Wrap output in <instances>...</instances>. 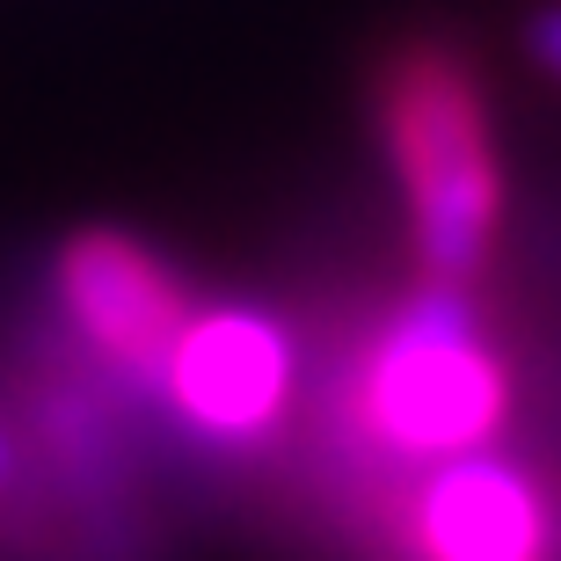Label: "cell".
Masks as SVG:
<instances>
[{
    "mask_svg": "<svg viewBox=\"0 0 561 561\" xmlns=\"http://www.w3.org/2000/svg\"><path fill=\"white\" fill-rule=\"evenodd\" d=\"M379 125H387V153H394L401 197H409V233H416L423 271L437 285H459L503 219V168L474 73L431 44L401 51L387 95H379Z\"/></svg>",
    "mask_w": 561,
    "mask_h": 561,
    "instance_id": "obj_1",
    "label": "cell"
},
{
    "mask_svg": "<svg viewBox=\"0 0 561 561\" xmlns=\"http://www.w3.org/2000/svg\"><path fill=\"white\" fill-rule=\"evenodd\" d=\"M357 409L409 459L481 453L503 431V416H511V379H503V357L481 343L474 313L453 299V285L423 291L416 307L373 343Z\"/></svg>",
    "mask_w": 561,
    "mask_h": 561,
    "instance_id": "obj_2",
    "label": "cell"
},
{
    "mask_svg": "<svg viewBox=\"0 0 561 561\" xmlns=\"http://www.w3.org/2000/svg\"><path fill=\"white\" fill-rule=\"evenodd\" d=\"M168 394L197 431L211 437H255L285 416L291 394V343L263 313H190V329L175 335V351L161 365Z\"/></svg>",
    "mask_w": 561,
    "mask_h": 561,
    "instance_id": "obj_3",
    "label": "cell"
},
{
    "mask_svg": "<svg viewBox=\"0 0 561 561\" xmlns=\"http://www.w3.org/2000/svg\"><path fill=\"white\" fill-rule=\"evenodd\" d=\"M66 313L131 373H161L175 335L190 329V299L161 255H146L131 233H81L59 255Z\"/></svg>",
    "mask_w": 561,
    "mask_h": 561,
    "instance_id": "obj_4",
    "label": "cell"
},
{
    "mask_svg": "<svg viewBox=\"0 0 561 561\" xmlns=\"http://www.w3.org/2000/svg\"><path fill=\"white\" fill-rule=\"evenodd\" d=\"M547 540H554L547 496L489 453L445 459L416 496L423 561H547Z\"/></svg>",
    "mask_w": 561,
    "mask_h": 561,
    "instance_id": "obj_5",
    "label": "cell"
},
{
    "mask_svg": "<svg viewBox=\"0 0 561 561\" xmlns=\"http://www.w3.org/2000/svg\"><path fill=\"white\" fill-rule=\"evenodd\" d=\"M533 51H540V66L561 73V8H547V15L533 22Z\"/></svg>",
    "mask_w": 561,
    "mask_h": 561,
    "instance_id": "obj_6",
    "label": "cell"
},
{
    "mask_svg": "<svg viewBox=\"0 0 561 561\" xmlns=\"http://www.w3.org/2000/svg\"><path fill=\"white\" fill-rule=\"evenodd\" d=\"M0 474H8V445H0Z\"/></svg>",
    "mask_w": 561,
    "mask_h": 561,
    "instance_id": "obj_7",
    "label": "cell"
}]
</instances>
